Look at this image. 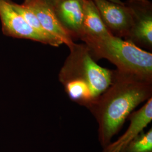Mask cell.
<instances>
[{"instance_id": "obj_1", "label": "cell", "mask_w": 152, "mask_h": 152, "mask_svg": "<svg viewBox=\"0 0 152 152\" xmlns=\"http://www.w3.org/2000/svg\"><path fill=\"white\" fill-rule=\"evenodd\" d=\"M152 95V82L113 71L110 85L87 108L97 121L102 147L111 142L134 109Z\"/></svg>"}, {"instance_id": "obj_2", "label": "cell", "mask_w": 152, "mask_h": 152, "mask_svg": "<svg viewBox=\"0 0 152 152\" xmlns=\"http://www.w3.org/2000/svg\"><path fill=\"white\" fill-rule=\"evenodd\" d=\"M59 73V80L72 101L88 108L112 81L113 71L96 63L85 44L74 42Z\"/></svg>"}, {"instance_id": "obj_3", "label": "cell", "mask_w": 152, "mask_h": 152, "mask_svg": "<svg viewBox=\"0 0 152 152\" xmlns=\"http://www.w3.org/2000/svg\"><path fill=\"white\" fill-rule=\"evenodd\" d=\"M92 58L105 59L118 71L152 82V54L112 34L102 37L82 36Z\"/></svg>"}, {"instance_id": "obj_4", "label": "cell", "mask_w": 152, "mask_h": 152, "mask_svg": "<svg viewBox=\"0 0 152 152\" xmlns=\"http://www.w3.org/2000/svg\"><path fill=\"white\" fill-rule=\"evenodd\" d=\"M132 15V26L125 40L137 46L152 49V6L148 0H127Z\"/></svg>"}, {"instance_id": "obj_5", "label": "cell", "mask_w": 152, "mask_h": 152, "mask_svg": "<svg viewBox=\"0 0 152 152\" xmlns=\"http://www.w3.org/2000/svg\"><path fill=\"white\" fill-rule=\"evenodd\" d=\"M0 19L3 32L6 36L28 39L53 46L50 40L33 29L14 9L9 0H0Z\"/></svg>"}, {"instance_id": "obj_6", "label": "cell", "mask_w": 152, "mask_h": 152, "mask_svg": "<svg viewBox=\"0 0 152 152\" xmlns=\"http://www.w3.org/2000/svg\"><path fill=\"white\" fill-rule=\"evenodd\" d=\"M109 32L120 38H127L132 26V15L125 3L120 5L108 0H92Z\"/></svg>"}, {"instance_id": "obj_7", "label": "cell", "mask_w": 152, "mask_h": 152, "mask_svg": "<svg viewBox=\"0 0 152 152\" xmlns=\"http://www.w3.org/2000/svg\"><path fill=\"white\" fill-rule=\"evenodd\" d=\"M130 125L124 134L114 142L104 148L102 152H123L152 120V98L141 108L129 117Z\"/></svg>"}, {"instance_id": "obj_8", "label": "cell", "mask_w": 152, "mask_h": 152, "mask_svg": "<svg viewBox=\"0 0 152 152\" xmlns=\"http://www.w3.org/2000/svg\"><path fill=\"white\" fill-rule=\"evenodd\" d=\"M53 7L60 24L73 40L80 39L83 34V0H60Z\"/></svg>"}, {"instance_id": "obj_9", "label": "cell", "mask_w": 152, "mask_h": 152, "mask_svg": "<svg viewBox=\"0 0 152 152\" xmlns=\"http://www.w3.org/2000/svg\"><path fill=\"white\" fill-rule=\"evenodd\" d=\"M23 4L34 12L47 32L60 39L68 47L74 43L70 35L60 24L53 6L45 0H24Z\"/></svg>"}, {"instance_id": "obj_10", "label": "cell", "mask_w": 152, "mask_h": 152, "mask_svg": "<svg viewBox=\"0 0 152 152\" xmlns=\"http://www.w3.org/2000/svg\"><path fill=\"white\" fill-rule=\"evenodd\" d=\"M82 28V36L102 37L112 34L104 23L92 0H83Z\"/></svg>"}, {"instance_id": "obj_11", "label": "cell", "mask_w": 152, "mask_h": 152, "mask_svg": "<svg viewBox=\"0 0 152 152\" xmlns=\"http://www.w3.org/2000/svg\"><path fill=\"white\" fill-rule=\"evenodd\" d=\"M11 2L14 9L24 19V20L33 29L50 40L53 46L58 47L63 44L60 39L51 35L44 29L37 16L27 6L25 5L24 4L19 5L12 2Z\"/></svg>"}, {"instance_id": "obj_12", "label": "cell", "mask_w": 152, "mask_h": 152, "mask_svg": "<svg viewBox=\"0 0 152 152\" xmlns=\"http://www.w3.org/2000/svg\"><path fill=\"white\" fill-rule=\"evenodd\" d=\"M123 152H152V129L142 131Z\"/></svg>"}, {"instance_id": "obj_13", "label": "cell", "mask_w": 152, "mask_h": 152, "mask_svg": "<svg viewBox=\"0 0 152 152\" xmlns=\"http://www.w3.org/2000/svg\"><path fill=\"white\" fill-rule=\"evenodd\" d=\"M45 1H46L48 3H49L50 5L53 6L56 2H58L59 1H60V0H45Z\"/></svg>"}, {"instance_id": "obj_14", "label": "cell", "mask_w": 152, "mask_h": 152, "mask_svg": "<svg viewBox=\"0 0 152 152\" xmlns=\"http://www.w3.org/2000/svg\"><path fill=\"white\" fill-rule=\"evenodd\" d=\"M109 1H111L112 2H114L115 4H120V5H123L124 3L122 2L121 0H108Z\"/></svg>"}]
</instances>
